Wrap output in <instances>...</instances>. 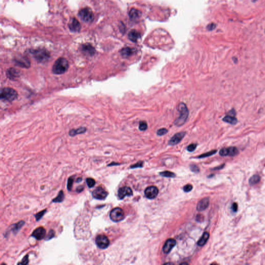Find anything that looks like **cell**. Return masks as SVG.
<instances>
[{
	"instance_id": "cell-14",
	"label": "cell",
	"mask_w": 265,
	"mask_h": 265,
	"mask_svg": "<svg viewBox=\"0 0 265 265\" xmlns=\"http://www.w3.org/2000/svg\"><path fill=\"white\" fill-rule=\"evenodd\" d=\"M235 116H236V111L235 110H231L230 111L228 112V114L223 118V120L228 123L235 125L238 122V120L235 117Z\"/></svg>"
},
{
	"instance_id": "cell-23",
	"label": "cell",
	"mask_w": 265,
	"mask_h": 265,
	"mask_svg": "<svg viewBox=\"0 0 265 265\" xmlns=\"http://www.w3.org/2000/svg\"><path fill=\"white\" fill-rule=\"evenodd\" d=\"M128 37L130 40H131L132 42L136 43L139 39L141 37V34L137 31L132 30L129 32Z\"/></svg>"
},
{
	"instance_id": "cell-32",
	"label": "cell",
	"mask_w": 265,
	"mask_h": 265,
	"mask_svg": "<svg viewBox=\"0 0 265 265\" xmlns=\"http://www.w3.org/2000/svg\"><path fill=\"white\" fill-rule=\"evenodd\" d=\"M160 175L163 177H168V178H172V177H175V175L174 173L168 172V171H166V172H161Z\"/></svg>"
},
{
	"instance_id": "cell-44",
	"label": "cell",
	"mask_w": 265,
	"mask_h": 265,
	"mask_svg": "<svg viewBox=\"0 0 265 265\" xmlns=\"http://www.w3.org/2000/svg\"><path fill=\"white\" fill-rule=\"evenodd\" d=\"M191 169L192 170L193 172H197L199 171V169L198 168L197 166L195 165L192 166Z\"/></svg>"
},
{
	"instance_id": "cell-26",
	"label": "cell",
	"mask_w": 265,
	"mask_h": 265,
	"mask_svg": "<svg viewBox=\"0 0 265 265\" xmlns=\"http://www.w3.org/2000/svg\"><path fill=\"white\" fill-rule=\"evenodd\" d=\"M24 222L23 221H21L20 222H18L17 223H16L13 226V228H12V231L13 233H14L15 234L18 233L19 230L24 225Z\"/></svg>"
},
{
	"instance_id": "cell-25",
	"label": "cell",
	"mask_w": 265,
	"mask_h": 265,
	"mask_svg": "<svg viewBox=\"0 0 265 265\" xmlns=\"http://www.w3.org/2000/svg\"><path fill=\"white\" fill-rule=\"evenodd\" d=\"M209 238V233H208V232H205L202 235V237L199 240V241H198V245L199 246H204L205 244H206Z\"/></svg>"
},
{
	"instance_id": "cell-33",
	"label": "cell",
	"mask_w": 265,
	"mask_h": 265,
	"mask_svg": "<svg viewBox=\"0 0 265 265\" xmlns=\"http://www.w3.org/2000/svg\"><path fill=\"white\" fill-rule=\"evenodd\" d=\"M217 152V150H212V151H210V152H208L206 153H204V154H202V155H201L199 156L198 158H207V157H208V156H210L213 155V154H215V153Z\"/></svg>"
},
{
	"instance_id": "cell-11",
	"label": "cell",
	"mask_w": 265,
	"mask_h": 265,
	"mask_svg": "<svg viewBox=\"0 0 265 265\" xmlns=\"http://www.w3.org/2000/svg\"><path fill=\"white\" fill-rule=\"evenodd\" d=\"M68 27L71 31L72 32L77 33L80 32L81 29V23L75 18H71L69 23Z\"/></svg>"
},
{
	"instance_id": "cell-15",
	"label": "cell",
	"mask_w": 265,
	"mask_h": 265,
	"mask_svg": "<svg viewBox=\"0 0 265 265\" xmlns=\"http://www.w3.org/2000/svg\"><path fill=\"white\" fill-rule=\"evenodd\" d=\"M159 190L156 186H149L145 190V196L149 199H154L157 196Z\"/></svg>"
},
{
	"instance_id": "cell-35",
	"label": "cell",
	"mask_w": 265,
	"mask_h": 265,
	"mask_svg": "<svg viewBox=\"0 0 265 265\" xmlns=\"http://www.w3.org/2000/svg\"><path fill=\"white\" fill-rule=\"evenodd\" d=\"M167 132H168V130H167V129H165V128H162V129H159L157 131L156 134H157V135L158 136H163V135L166 134L167 133Z\"/></svg>"
},
{
	"instance_id": "cell-8",
	"label": "cell",
	"mask_w": 265,
	"mask_h": 265,
	"mask_svg": "<svg viewBox=\"0 0 265 265\" xmlns=\"http://www.w3.org/2000/svg\"><path fill=\"white\" fill-rule=\"evenodd\" d=\"M92 194L93 198L98 200H104L108 196L107 192H106L101 186H98L95 188L92 192Z\"/></svg>"
},
{
	"instance_id": "cell-27",
	"label": "cell",
	"mask_w": 265,
	"mask_h": 265,
	"mask_svg": "<svg viewBox=\"0 0 265 265\" xmlns=\"http://www.w3.org/2000/svg\"><path fill=\"white\" fill-rule=\"evenodd\" d=\"M64 194L62 190H61L58 194V196L52 200L53 202H61L64 201Z\"/></svg>"
},
{
	"instance_id": "cell-12",
	"label": "cell",
	"mask_w": 265,
	"mask_h": 265,
	"mask_svg": "<svg viewBox=\"0 0 265 265\" xmlns=\"http://www.w3.org/2000/svg\"><path fill=\"white\" fill-rule=\"evenodd\" d=\"M81 51L87 56H93L95 55V49L90 43H85L81 47Z\"/></svg>"
},
{
	"instance_id": "cell-9",
	"label": "cell",
	"mask_w": 265,
	"mask_h": 265,
	"mask_svg": "<svg viewBox=\"0 0 265 265\" xmlns=\"http://www.w3.org/2000/svg\"><path fill=\"white\" fill-rule=\"evenodd\" d=\"M239 153L238 149L235 147H230L228 148H223L221 150L219 154L222 156H234Z\"/></svg>"
},
{
	"instance_id": "cell-10",
	"label": "cell",
	"mask_w": 265,
	"mask_h": 265,
	"mask_svg": "<svg viewBox=\"0 0 265 265\" xmlns=\"http://www.w3.org/2000/svg\"><path fill=\"white\" fill-rule=\"evenodd\" d=\"M14 62L17 66H19L20 68H28L30 67V61H29L27 58L24 56L17 57L14 59Z\"/></svg>"
},
{
	"instance_id": "cell-31",
	"label": "cell",
	"mask_w": 265,
	"mask_h": 265,
	"mask_svg": "<svg viewBox=\"0 0 265 265\" xmlns=\"http://www.w3.org/2000/svg\"><path fill=\"white\" fill-rule=\"evenodd\" d=\"M148 128V124L146 121H140L139 122V129L141 131H145Z\"/></svg>"
},
{
	"instance_id": "cell-45",
	"label": "cell",
	"mask_w": 265,
	"mask_h": 265,
	"mask_svg": "<svg viewBox=\"0 0 265 265\" xmlns=\"http://www.w3.org/2000/svg\"><path fill=\"white\" fill-rule=\"evenodd\" d=\"M81 181H82V178H79L77 179L76 182H77V183H78V182H80Z\"/></svg>"
},
{
	"instance_id": "cell-24",
	"label": "cell",
	"mask_w": 265,
	"mask_h": 265,
	"mask_svg": "<svg viewBox=\"0 0 265 265\" xmlns=\"http://www.w3.org/2000/svg\"><path fill=\"white\" fill-rule=\"evenodd\" d=\"M87 131V128L85 127H81L79 128H78L77 129H72L69 130V136H75L79 134H82L85 133Z\"/></svg>"
},
{
	"instance_id": "cell-28",
	"label": "cell",
	"mask_w": 265,
	"mask_h": 265,
	"mask_svg": "<svg viewBox=\"0 0 265 265\" xmlns=\"http://www.w3.org/2000/svg\"><path fill=\"white\" fill-rule=\"evenodd\" d=\"M260 176L257 175H255L250 178L249 180V183L251 185H253L259 183V182L260 181Z\"/></svg>"
},
{
	"instance_id": "cell-38",
	"label": "cell",
	"mask_w": 265,
	"mask_h": 265,
	"mask_svg": "<svg viewBox=\"0 0 265 265\" xmlns=\"http://www.w3.org/2000/svg\"><path fill=\"white\" fill-rule=\"evenodd\" d=\"M29 263V258H28V255L25 256L23 260L20 263H19L18 264H21V265H27Z\"/></svg>"
},
{
	"instance_id": "cell-3",
	"label": "cell",
	"mask_w": 265,
	"mask_h": 265,
	"mask_svg": "<svg viewBox=\"0 0 265 265\" xmlns=\"http://www.w3.org/2000/svg\"><path fill=\"white\" fill-rule=\"evenodd\" d=\"M30 53L39 63H46L50 59L49 52L45 49H36L30 50Z\"/></svg>"
},
{
	"instance_id": "cell-29",
	"label": "cell",
	"mask_w": 265,
	"mask_h": 265,
	"mask_svg": "<svg viewBox=\"0 0 265 265\" xmlns=\"http://www.w3.org/2000/svg\"><path fill=\"white\" fill-rule=\"evenodd\" d=\"M74 176L69 177L68 181V184H67V188L69 191H71L72 190V185L74 182Z\"/></svg>"
},
{
	"instance_id": "cell-41",
	"label": "cell",
	"mask_w": 265,
	"mask_h": 265,
	"mask_svg": "<svg viewBox=\"0 0 265 265\" xmlns=\"http://www.w3.org/2000/svg\"><path fill=\"white\" fill-rule=\"evenodd\" d=\"M143 162H138L136 164H135V165H132L131 166V168H137V167H143Z\"/></svg>"
},
{
	"instance_id": "cell-20",
	"label": "cell",
	"mask_w": 265,
	"mask_h": 265,
	"mask_svg": "<svg viewBox=\"0 0 265 265\" xmlns=\"http://www.w3.org/2000/svg\"><path fill=\"white\" fill-rule=\"evenodd\" d=\"M135 49L132 48L130 47H125L122 48L120 50L121 55L122 56V57L124 58H128L129 57H130L132 56V55H133L135 53Z\"/></svg>"
},
{
	"instance_id": "cell-1",
	"label": "cell",
	"mask_w": 265,
	"mask_h": 265,
	"mask_svg": "<svg viewBox=\"0 0 265 265\" xmlns=\"http://www.w3.org/2000/svg\"><path fill=\"white\" fill-rule=\"evenodd\" d=\"M69 67V62L68 60L63 57H60L55 61L52 68V72L56 75H61L66 72Z\"/></svg>"
},
{
	"instance_id": "cell-42",
	"label": "cell",
	"mask_w": 265,
	"mask_h": 265,
	"mask_svg": "<svg viewBox=\"0 0 265 265\" xmlns=\"http://www.w3.org/2000/svg\"><path fill=\"white\" fill-rule=\"evenodd\" d=\"M232 209H233V211H234V212H237V210H238V205H237L236 202H234L233 204V205H232Z\"/></svg>"
},
{
	"instance_id": "cell-22",
	"label": "cell",
	"mask_w": 265,
	"mask_h": 265,
	"mask_svg": "<svg viewBox=\"0 0 265 265\" xmlns=\"http://www.w3.org/2000/svg\"><path fill=\"white\" fill-rule=\"evenodd\" d=\"M142 13L141 11L139 10H136L135 8H132V10H130V13H129V16L130 19L132 21H136L139 18H140V17L142 16Z\"/></svg>"
},
{
	"instance_id": "cell-30",
	"label": "cell",
	"mask_w": 265,
	"mask_h": 265,
	"mask_svg": "<svg viewBox=\"0 0 265 265\" xmlns=\"http://www.w3.org/2000/svg\"><path fill=\"white\" fill-rule=\"evenodd\" d=\"M86 183H87V185H88L89 188H93V186L95 185V181L93 178H88L86 179Z\"/></svg>"
},
{
	"instance_id": "cell-13",
	"label": "cell",
	"mask_w": 265,
	"mask_h": 265,
	"mask_svg": "<svg viewBox=\"0 0 265 265\" xmlns=\"http://www.w3.org/2000/svg\"><path fill=\"white\" fill-rule=\"evenodd\" d=\"M185 132H179L178 133L176 134L169 141L168 145L170 146H175L178 144L185 136Z\"/></svg>"
},
{
	"instance_id": "cell-16",
	"label": "cell",
	"mask_w": 265,
	"mask_h": 265,
	"mask_svg": "<svg viewBox=\"0 0 265 265\" xmlns=\"http://www.w3.org/2000/svg\"><path fill=\"white\" fill-rule=\"evenodd\" d=\"M20 75V71L14 68H10L6 71L7 77L11 81H16Z\"/></svg>"
},
{
	"instance_id": "cell-43",
	"label": "cell",
	"mask_w": 265,
	"mask_h": 265,
	"mask_svg": "<svg viewBox=\"0 0 265 265\" xmlns=\"http://www.w3.org/2000/svg\"><path fill=\"white\" fill-rule=\"evenodd\" d=\"M84 189V186H82V185H80L78 187H77V188H76V192H77L78 193H81V192L83 191Z\"/></svg>"
},
{
	"instance_id": "cell-19",
	"label": "cell",
	"mask_w": 265,
	"mask_h": 265,
	"mask_svg": "<svg viewBox=\"0 0 265 265\" xmlns=\"http://www.w3.org/2000/svg\"><path fill=\"white\" fill-rule=\"evenodd\" d=\"M176 241L173 239H169L166 241L163 247V251L164 253L168 254L170 252L172 248L176 246Z\"/></svg>"
},
{
	"instance_id": "cell-40",
	"label": "cell",
	"mask_w": 265,
	"mask_h": 265,
	"mask_svg": "<svg viewBox=\"0 0 265 265\" xmlns=\"http://www.w3.org/2000/svg\"><path fill=\"white\" fill-rule=\"evenodd\" d=\"M217 27V26H216V24L215 23H211L210 24L208 25L207 27V29L209 31L213 30L214 29H215V27Z\"/></svg>"
},
{
	"instance_id": "cell-5",
	"label": "cell",
	"mask_w": 265,
	"mask_h": 265,
	"mask_svg": "<svg viewBox=\"0 0 265 265\" xmlns=\"http://www.w3.org/2000/svg\"><path fill=\"white\" fill-rule=\"evenodd\" d=\"M78 16L81 20L86 23H91L94 19V15L90 8H82L78 12Z\"/></svg>"
},
{
	"instance_id": "cell-37",
	"label": "cell",
	"mask_w": 265,
	"mask_h": 265,
	"mask_svg": "<svg viewBox=\"0 0 265 265\" xmlns=\"http://www.w3.org/2000/svg\"><path fill=\"white\" fill-rule=\"evenodd\" d=\"M55 233L54 230H50L46 238L45 239L46 240H49L51 239H52V238L55 237Z\"/></svg>"
},
{
	"instance_id": "cell-6",
	"label": "cell",
	"mask_w": 265,
	"mask_h": 265,
	"mask_svg": "<svg viewBox=\"0 0 265 265\" xmlns=\"http://www.w3.org/2000/svg\"><path fill=\"white\" fill-rule=\"evenodd\" d=\"M110 218L114 222H119L124 217V213L120 208H115L110 211Z\"/></svg>"
},
{
	"instance_id": "cell-17",
	"label": "cell",
	"mask_w": 265,
	"mask_h": 265,
	"mask_svg": "<svg viewBox=\"0 0 265 265\" xmlns=\"http://www.w3.org/2000/svg\"><path fill=\"white\" fill-rule=\"evenodd\" d=\"M46 230L43 227H39L34 230L32 234V236L36 239L40 240L45 238L46 236Z\"/></svg>"
},
{
	"instance_id": "cell-4",
	"label": "cell",
	"mask_w": 265,
	"mask_h": 265,
	"mask_svg": "<svg viewBox=\"0 0 265 265\" xmlns=\"http://www.w3.org/2000/svg\"><path fill=\"white\" fill-rule=\"evenodd\" d=\"M18 94L14 89L5 87L1 90L0 97L1 100L7 102H12L18 98Z\"/></svg>"
},
{
	"instance_id": "cell-2",
	"label": "cell",
	"mask_w": 265,
	"mask_h": 265,
	"mask_svg": "<svg viewBox=\"0 0 265 265\" xmlns=\"http://www.w3.org/2000/svg\"><path fill=\"white\" fill-rule=\"evenodd\" d=\"M177 110L180 114L177 119H176L174 123L175 126H181L185 123L186 121L188 118V108L187 107L186 104L184 103H180L179 104L177 107Z\"/></svg>"
},
{
	"instance_id": "cell-34",
	"label": "cell",
	"mask_w": 265,
	"mask_h": 265,
	"mask_svg": "<svg viewBox=\"0 0 265 265\" xmlns=\"http://www.w3.org/2000/svg\"><path fill=\"white\" fill-rule=\"evenodd\" d=\"M47 210H43L41 211L40 212H39V213H37L35 214V217L36 218V220L37 221L40 220V219L42 218V217H43V215H44V214L46 212Z\"/></svg>"
},
{
	"instance_id": "cell-46",
	"label": "cell",
	"mask_w": 265,
	"mask_h": 265,
	"mask_svg": "<svg viewBox=\"0 0 265 265\" xmlns=\"http://www.w3.org/2000/svg\"></svg>"
},
{
	"instance_id": "cell-18",
	"label": "cell",
	"mask_w": 265,
	"mask_h": 265,
	"mask_svg": "<svg viewBox=\"0 0 265 265\" xmlns=\"http://www.w3.org/2000/svg\"><path fill=\"white\" fill-rule=\"evenodd\" d=\"M133 195V192L130 188L124 186L119 188L118 191V197L121 199H123L126 196H130Z\"/></svg>"
},
{
	"instance_id": "cell-21",
	"label": "cell",
	"mask_w": 265,
	"mask_h": 265,
	"mask_svg": "<svg viewBox=\"0 0 265 265\" xmlns=\"http://www.w3.org/2000/svg\"><path fill=\"white\" fill-rule=\"evenodd\" d=\"M209 199L208 198H205L199 201L197 206V210L199 211L204 210L209 206Z\"/></svg>"
},
{
	"instance_id": "cell-7",
	"label": "cell",
	"mask_w": 265,
	"mask_h": 265,
	"mask_svg": "<svg viewBox=\"0 0 265 265\" xmlns=\"http://www.w3.org/2000/svg\"><path fill=\"white\" fill-rule=\"evenodd\" d=\"M95 243L100 249H105L110 246V241L107 237L105 235H100L95 239Z\"/></svg>"
},
{
	"instance_id": "cell-36",
	"label": "cell",
	"mask_w": 265,
	"mask_h": 265,
	"mask_svg": "<svg viewBox=\"0 0 265 265\" xmlns=\"http://www.w3.org/2000/svg\"><path fill=\"white\" fill-rule=\"evenodd\" d=\"M197 146V145L196 143H192V144L189 145V146L188 147L187 150H188V151H189V152H193V151H194L196 149Z\"/></svg>"
},
{
	"instance_id": "cell-39",
	"label": "cell",
	"mask_w": 265,
	"mask_h": 265,
	"mask_svg": "<svg viewBox=\"0 0 265 265\" xmlns=\"http://www.w3.org/2000/svg\"><path fill=\"white\" fill-rule=\"evenodd\" d=\"M192 188H193V186L192 185L187 184L184 186L183 190L185 192H188L191 191L192 190Z\"/></svg>"
}]
</instances>
